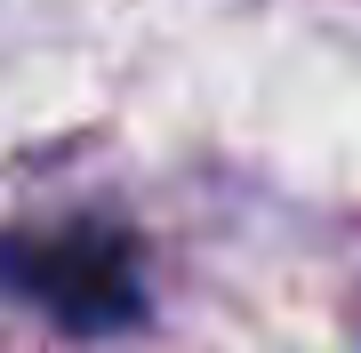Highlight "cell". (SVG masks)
<instances>
[{
	"label": "cell",
	"mask_w": 361,
	"mask_h": 353,
	"mask_svg": "<svg viewBox=\"0 0 361 353\" xmlns=\"http://www.w3.org/2000/svg\"><path fill=\"white\" fill-rule=\"evenodd\" d=\"M0 297L40 305L73 337H113V329L145 321V249L113 217L0 233Z\"/></svg>",
	"instance_id": "6da1fadb"
}]
</instances>
